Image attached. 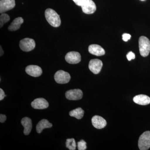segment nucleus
<instances>
[{
	"mask_svg": "<svg viewBox=\"0 0 150 150\" xmlns=\"http://www.w3.org/2000/svg\"><path fill=\"white\" fill-rule=\"evenodd\" d=\"M21 123L24 128V134L25 135H28L32 130V123L31 119L28 117H24L22 119Z\"/></svg>",
	"mask_w": 150,
	"mask_h": 150,
	"instance_id": "16",
	"label": "nucleus"
},
{
	"mask_svg": "<svg viewBox=\"0 0 150 150\" xmlns=\"http://www.w3.org/2000/svg\"><path fill=\"white\" fill-rule=\"evenodd\" d=\"M19 46L23 51L29 52L32 51L35 48V43L33 39L25 38L21 40Z\"/></svg>",
	"mask_w": 150,
	"mask_h": 150,
	"instance_id": "5",
	"label": "nucleus"
},
{
	"mask_svg": "<svg viewBox=\"0 0 150 150\" xmlns=\"http://www.w3.org/2000/svg\"><path fill=\"white\" fill-rule=\"evenodd\" d=\"M65 60L70 64H78L81 61L80 54L76 51H71L67 53L65 56Z\"/></svg>",
	"mask_w": 150,
	"mask_h": 150,
	"instance_id": "8",
	"label": "nucleus"
},
{
	"mask_svg": "<svg viewBox=\"0 0 150 150\" xmlns=\"http://www.w3.org/2000/svg\"><path fill=\"white\" fill-rule=\"evenodd\" d=\"M76 5L79 6H81L84 0H73Z\"/></svg>",
	"mask_w": 150,
	"mask_h": 150,
	"instance_id": "26",
	"label": "nucleus"
},
{
	"mask_svg": "<svg viewBox=\"0 0 150 150\" xmlns=\"http://www.w3.org/2000/svg\"><path fill=\"white\" fill-rule=\"evenodd\" d=\"M140 54L143 57L147 56L150 52V41L147 38L142 36L139 40Z\"/></svg>",
	"mask_w": 150,
	"mask_h": 150,
	"instance_id": "2",
	"label": "nucleus"
},
{
	"mask_svg": "<svg viewBox=\"0 0 150 150\" xmlns=\"http://www.w3.org/2000/svg\"><path fill=\"white\" fill-rule=\"evenodd\" d=\"M52 127V124L49 123L48 120L46 119H42L39 121L36 126V131L38 134L42 132L43 129L46 128H50Z\"/></svg>",
	"mask_w": 150,
	"mask_h": 150,
	"instance_id": "18",
	"label": "nucleus"
},
{
	"mask_svg": "<svg viewBox=\"0 0 150 150\" xmlns=\"http://www.w3.org/2000/svg\"><path fill=\"white\" fill-rule=\"evenodd\" d=\"M133 100L135 103L140 105H147L150 103V98L145 95L136 96L133 98Z\"/></svg>",
	"mask_w": 150,
	"mask_h": 150,
	"instance_id": "15",
	"label": "nucleus"
},
{
	"mask_svg": "<svg viewBox=\"0 0 150 150\" xmlns=\"http://www.w3.org/2000/svg\"><path fill=\"white\" fill-rule=\"evenodd\" d=\"M66 147L70 150H75L76 149V144L74 139H68L67 140L66 143Z\"/></svg>",
	"mask_w": 150,
	"mask_h": 150,
	"instance_id": "20",
	"label": "nucleus"
},
{
	"mask_svg": "<svg viewBox=\"0 0 150 150\" xmlns=\"http://www.w3.org/2000/svg\"><path fill=\"white\" fill-rule=\"evenodd\" d=\"M6 96V95L5 94L4 90L0 88V100H2Z\"/></svg>",
	"mask_w": 150,
	"mask_h": 150,
	"instance_id": "25",
	"label": "nucleus"
},
{
	"mask_svg": "<svg viewBox=\"0 0 150 150\" xmlns=\"http://www.w3.org/2000/svg\"><path fill=\"white\" fill-rule=\"evenodd\" d=\"M141 1H144V0H141Z\"/></svg>",
	"mask_w": 150,
	"mask_h": 150,
	"instance_id": "29",
	"label": "nucleus"
},
{
	"mask_svg": "<svg viewBox=\"0 0 150 150\" xmlns=\"http://www.w3.org/2000/svg\"><path fill=\"white\" fill-rule=\"evenodd\" d=\"M24 22V20L22 17L16 18L14 19L10 25L8 26V30L10 31H15L19 29L21 25Z\"/></svg>",
	"mask_w": 150,
	"mask_h": 150,
	"instance_id": "17",
	"label": "nucleus"
},
{
	"mask_svg": "<svg viewBox=\"0 0 150 150\" xmlns=\"http://www.w3.org/2000/svg\"><path fill=\"white\" fill-rule=\"evenodd\" d=\"M78 149L79 150L86 149V143L83 140H81L77 143Z\"/></svg>",
	"mask_w": 150,
	"mask_h": 150,
	"instance_id": "22",
	"label": "nucleus"
},
{
	"mask_svg": "<svg viewBox=\"0 0 150 150\" xmlns=\"http://www.w3.org/2000/svg\"><path fill=\"white\" fill-rule=\"evenodd\" d=\"M84 111L81 108H78L69 112V115L71 117H74L77 119H81L83 117Z\"/></svg>",
	"mask_w": 150,
	"mask_h": 150,
	"instance_id": "19",
	"label": "nucleus"
},
{
	"mask_svg": "<svg viewBox=\"0 0 150 150\" xmlns=\"http://www.w3.org/2000/svg\"><path fill=\"white\" fill-rule=\"evenodd\" d=\"M88 51L90 54L96 56H103L105 54L104 49L97 44H92L89 46Z\"/></svg>",
	"mask_w": 150,
	"mask_h": 150,
	"instance_id": "14",
	"label": "nucleus"
},
{
	"mask_svg": "<svg viewBox=\"0 0 150 150\" xmlns=\"http://www.w3.org/2000/svg\"><path fill=\"white\" fill-rule=\"evenodd\" d=\"M131 35L128 33H124L122 35V39L124 41H127L131 38Z\"/></svg>",
	"mask_w": 150,
	"mask_h": 150,
	"instance_id": "24",
	"label": "nucleus"
},
{
	"mask_svg": "<svg viewBox=\"0 0 150 150\" xmlns=\"http://www.w3.org/2000/svg\"><path fill=\"white\" fill-rule=\"evenodd\" d=\"M54 79L58 83H67L69 82L71 79V76L67 72L63 70H59L55 74Z\"/></svg>",
	"mask_w": 150,
	"mask_h": 150,
	"instance_id": "4",
	"label": "nucleus"
},
{
	"mask_svg": "<svg viewBox=\"0 0 150 150\" xmlns=\"http://www.w3.org/2000/svg\"><path fill=\"white\" fill-rule=\"evenodd\" d=\"M103 67L102 61L98 59H92L89 63L90 70L95 74H99Z\"/></svg>",
	"mask_w": 150,
	"mask_h": 150,
	"instance_id": "7",
	"label": "nucleus"
},
{
	"mask_svg": "<svg viewBox=\"0 0 150 150\" xmlns=\"http://www.w3.org/2000/svg\"><path fill=\"white\" fill-rule=\"evenodd\" d=\"M6 116L5 115H3L1 114L0 115V122L1 123H4L6 121Z\"/></svg>",
	"mask_w": 150,
	"mask_h": 150,
	"instance_id": "27",
	"label": "nucleus"
},
{
	"mask_svg": "<svg viewBox=\"0 0 150 150\" xmlns=\"http://www.w3.org/2000/svg\"><path fill=\"white\" fill-rule=\"evenodd\" d=\"M126 57H127V59L129 61H131L132 59H135V55L133 52L132 51H130L128 54L126 55Z\"/></svg>",
	"mask_w": 150,
	"mask_h": 150,
	"instance_id": "23",
	"label": "nucleus"
},
{
	"mask_svg": "<svg viewBox=\"0 0 150 150\" xmlns=\"http://www.w3.org/2000/svg\"><path fill=\"white\" fill-rule=\"evenodd\" d=\"M138 146L141 150H147L150 148V131H146L139 138Z\"/></svg>",
	"mask_w": 150,
	"mask_h": 150,
	"instance_id": "3",
	"label": "nucleus"
},
{
	"mask_svg": "<svg viewBox=\"0 0 150 150\" xmlns=\"http://www.w3.org/2000/svg\"><path fill=\"white\" fill-rule=\"evenodd\" d=\"M10 19V18L7 14H2L0 16V27H2L5 23L9 21Z\"/></svg>",
	"mask_w": 150,
	"mask_h": 150,
	"instance_id": "21",
	"label": "nucleus"
},
{
	"mask_svg": "<svg viewBox=\"0 0 150 150\" xmlns=\"http://www.w3.org/2000/svg\"><path fill=\"white\" fill-rule=\"evenodd\" d=\"M4 54V51L3 50L1 46V56H2L3 54Z\"/></svg>",
	"mask_w": 150,
	"mask_h": 150,
	"instance_id": "28",
	"label": "nucleus"
},
{
	"mask_svg": "<svg viewBox=\"0 0 150 150\" xmlns=\"http://www.w3.org/2000/svg\"><path fill=\"white\" fill-rule=\"evenodd\" d=\"M33 108L36 109H43L47 108L49 103L46 99L43 98H38L34 100L31 103Z\"/></svg>",
	"mask_w": 150,
	"mask_h": 150,
	"instance_id": "12",
	"label": "nucleus"
},
{
	"mask_svg": "<svg viewBox=\"0 0 150 150\" xmlns=\"http://www.w3.org/2000/svg\"><path fill=\"white\" fill-rule=\"evenodd\" d=\"M45 17L47 21L51 26L58 27L61 24L60 16L55 11L51 8H48L45 11Z\"/></svg>",
	"mask_w": 150,
	"mask_h": 150,
	"instance_id": "1",
	"label": "nucleus"
},
{
	"mask_svg": "<svg viewBox=\"0 0 150 150\" xmlns=\"http://www.w3.org/2000/svg\"><path fill=\"white\" fill-rule=\"evenodd\" d=\"M25 72L30 76L37 77L42 74V70L40 67L36 65H29L25 68Z\"/></svg>",
	"mask_w": 150,
	"mask_h": 150,
	"instance_id": "11",
	"label": "nucleus"
},
{
	"mask_svg": "<svg viewBox=\"0 0 150 150\" xmlns=\"http://www.w3.org/2000/svg\"><path fill=\"white\" fill-rule=\"evenodd\" d=\"M92 123L95 128L101 129L106 126V121L104 118L99 115H95L91 119Z\"/></svg>",
	"mask_w": 150,
	"mask_h": 150,
	"instance_id": "13",
	"label": "nucleus"
},
{
	"mask_svg": "<svg viewBox=\"0 0 150 150\" xmlns=\"http://www.w3.org/2000/svg\"><path fill=\"white\" fill-rule=\"evenodd\" d=\"M15 0H1L0 1V13H3L12 9L15 6Z\"/></svg>",
	"mask_w": 150,
	"mask_h": 150,
	"instance_id": "10",
	"label": "nucleus"
},
{
	"mask_svg": "<svg viewBox=\"0 0 150 150\" xmlns=\"http://www.w3.org/2000/svg\"><path fill=\"white\" fill-rule=\"evenodd\" d=\"M66 98L70 100H76L81 99L83 97V92L79 89L70 90L65 94Z\"/></svg>",
	"mask_w": 150,
	"mask_h": 150,
	"instance_id": "9",
	"label": "nucleus"
},
{
	"mask_svg": "<svg viewBox=\"0 0 150 150\" xmlns=\"http://www.w3.org/2000/svg\"><path fill=\"white\" fill-rule=\"evenodd\" d=\"M81 6L84 13L87 14L93 13L96 10V5L92 0H84Z\"/></svg>",
	"mask_w": 150,
	"mask_h": 150,
	"instance_id": "6",
	"label": "nucleus"
}]
</instances>
